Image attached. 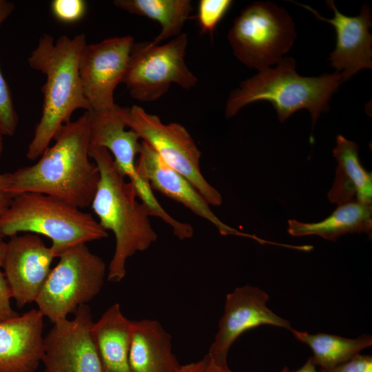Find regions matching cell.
I'll use <instances>...</instances> for the list:
<instances>
[{
    "mask_svg": "<svg viewBox=\"0 0 372 372\" xmlns=\"http://www.w3.org/2000/svg\"><path fill=\"white\" fill-rule=\"evenodd\" d=\"M38 161L10 173L8 192L51 196L81 209L90 207L100 178L90 161L89 113L62 125Z\"/></svg>",
    "mask_w": 372,
    "mask_h": 372,
    "instance_id": "6da1fadb",
    "label": "cell"
},
{
    "mask_svg": "<svg viewBox=\"0 0 372 372\" xmlns=\"http://www.w3.org/2000/svg\"><path fill=\"white\" fill-rule=\"evenodd\" d=\"M89 154L100 174L90 207L100 225L114 235L115 249L107 279L119 282L125 276L127 259L147 249L158 236L149 220V210L138 200L133 184L125 180L111 154L105 148L90 145Z\"/></svg>",
    "mask_w": 372,
    "mask_h": 372,
    "instance_id": "7a4b0ae2",
    "label": "cell"
},
{
    "mask_svg": "<svg viewBox=\"0 0 372 372\" xmlns=\"http://www.w3.org/2000/svg\"><path fill=\"white\" fill-rule=\"evenodd\" d=\"M86 44L84 34L72 38L61 35L56 41L52 36L45 34L28 59L32 69L45 76V83L41 88L42 114L26 154L30 161L40 157L58 130L71 121L75 110H91L83 93L79 70L81 53Z\"/></svg>",
    "mask_w": 372,
    "mask_h": 372,
    "instance_id": "3957f363",
    "label": "cell"
},
{
    "mask_svg": "<svg viewBox=\"0 0 372 372\" xmlns=\"http://www.w3.org/2000/svg\"><path fill=\"white\" fill-rule=\"evenodd\" d=\"M342 82V73L336 72L302 76L296 72L294 59L285 57L276 68L260 70L242 81L228 97L225 116L232 117L245 105L265 100L273 105L281 123L299 110H308L313 127L321 112L329 109V102Z\"/></svg>",
    "mask_w": 372,
    "mask_h": 372,
    "instance_id": "277c9868",
    "label": "cell"
},
{
    "mask_svg": "<svg viewBox=\"0 0 372 372\" xmlns=\"http://www.w3.org/2000/svg\"><path fill=\"white\" fill-rule=\"evenodd\" d=\"M22 232L49 238L55 257L108 236L92 214L57 198L34 192L14 196L0 219L1 238Z\"/></svg>",
    "mask_w": 372,
    "mask_h": 372,
    "instance_id": "5b68a950",
    "label": "cell"
},
{
    "mask_svg": "<svg viewBox=\"0 0 372 372\" xmlns=\"http://www.w3.org/2000/svg\"><path fill=\"white\" fill-rule=\"evenodd\" d=\"M296 37L293 21L282 8L271 2H255L234 19L227 39L234 54L259 71L278 63Z\"/></svg>",
    "mask_w": 372,
    "mask_h": 372,
    "instance_id": "8992f818",
    "label": "cell"
},
{
    "mask_svg": "<svg viewBox=\"0 0 372 372\" xmlns=\"http://www.w3.org/2000/svg\"><path fill=\"white\" fill-rule=\"evenodd\" d=\"M35 302L52 322L68 318L101 291L106 274L103 260L86 244L74 247L59 256Z\"/></svg>",
    "mask_w": 372,
    "mask_h": 372,
    "instance_id": "52a82bcc",
    "label": "cell"
},
{
    "mask_svg": "<svg viewBox=\"0 0 372 372\" xmlns=\"http://www.w3.org/2000/svg\"><path fill=\"white\" fill-rule=\"evenodd\" d=\"M187 44L186 33L162 45L134 43L123 80L131 97L152 102L164 95L173 83L184 89L194 87L198 79L185 61Z\"/></svg>",
    "mask_w": 372,
    "mask_h": 372,
    "instance_id": "ba28073f",
    "label": "cell"
},
{
    "mask_svg": "<svg viewBox=\"0 0 372 372\" xmlns=\"http://www.w3.org/2000/svg\"><path fill=\"white\" fill-rule=\"evenodd\" d=\"M127 127L151 147L171 168L186 178L210 205H220V193L203 176L201 152L187 129L180 123H163L156 115L138 105L130 107Z\"/></svg>",
    "mask_w": 372,
    "mask_h": 372,
    "instance_id": "9c48e42d",
    "label": "cell"
},
{
    "mask_svg": "<svg viewBox=\"0 0 372 372\" xmlns=\"http://www.w3.org/2000/svg\"><path fill=\"white\" fill-rule=\"evenodd\" d=\"M130 107L116 104L104 111H90V145L105 148L113 157L118 169L133 184L138 198L149 209L151 215L164 218L167 211L154 196L149 183L137 174L136 162L142 141L138 134L126 130Z\"/></svg>",
    "mask_w": 372,
    "mask_h": 372,
    "instance_id": "30bf717a",
    "label": "cell"
},
{
    "mask_svg": "<svg viewBox=\"0 0 372 372\" xmlns=\"http://www.w3.org/2000/svg\"><path fill=\"white\" fill-rule=\"evenodd\" d=\"M72 320L54 323L43 338L45 372H104L92 338L94 323L88 305L80 306Z\"/></svg>",
    "mask_w": 372,
    "mask_h": 372,
    "instance_id": "8fae6325",
    "label": "cell"
},
{
    "mask_svg": "<svg viewBox=\"0 0 372 372\" xmlns=\"http://www.w3.org/2000/svg\"><path fill=\"white\" fill-rule=\"evenodd\" d=\"M134 43L133 37L127 35L84 46L79 70L90 111H104L116 105L114 90L123 83Z\"/></svg>",
    "mask_w": 372,
    "mask_h": 372,
    "instance_id": "7c38bea8",
    "label": "cell"
},
{
    "mask_svg": "<svg viewBox=\"0 0 372 372\" xmlns=\"http://www.w3.org/2000/svg\"><path fill=\"white\" fill-rule=\"evenodd\" d=\"M268 300L269 295L265 291L249 285L227 294L218 331L207 353L213 362L228 366L227 355L231 347L240 335L253 328L271 325L292 330L287 320L267 307Z\"/></svg>",
    "mask_w": 372,
    "mask_h": 372,
    "instance_id": "4fadbf2b",
    "label": "cell"
},
{
    "mask_svg": "<svg viewBox=\"0 0 372 372\" xmlns=\"http://www.w3.org/2000/svg\"><path fill=\"white\" fill-rule=\"evenodd\" d=\"M56 258L39 235L26 233L6 242L1 268L19 307L35 302Z\"/></svg>",
    "mask_w": 372,
    "mask_h": 372,
    "instance_id": "5bb4252c",
    "label": "cell"
},
{
    "mask_svg": "<svg viewBox=\"0 0 372 372\" xmlns=\"http://www.w3.org/2000/svg\"><path fill=\"white\" fill-rule=\"evenodd\" d=\"M136 172L143 180L149 183L152 190L155 189L182 204L195 215L210 222L221 235L249 238L260 244L278 245L256 235L240 231L221 221L196 188L186 178L168 166L151 147L143 141L136 162Z\"/></svg>",
    "mask_w": 372,
    "mask_h": 372,
    "instance_id": "9a60e30c",
    "label": "cell"
},
{
    "mask_svg": "<svg viewBox=\"0 0 372 372\" xmlns=\"http://www.w3.org/2000/svg\"><path fill=\"white\" fill-rule=\"evenodd\" d=\"M308 10L318 19L331 23L336 33L335 50L329 58L331 65L336 72H341L344 81L348 80L362 69L372 68L371 12L367 4H363L359 15L345 16L338 11L334 1L327 4L334 12L332 19H326L307 5L296 3Z\"/></svg>",
    "mask_w": 372,
    "mask_h": 372,
    "instance_id": "2e32d148",
    "label": "cell"
},
{
    "mask_svg": "<svg viewBox=\"0 0 372 372\" xmlns=\"http://www.w3.org/2000/svg\"><path fill=\"white\" fill-rule=\"evenodd\" d=\"M43 318L33 309L0 322V372H36L43 355Z\"/></svg>",
    "mask_w": 372,
    "mask_h": 372,
    "instance_id": "e0dca14e",
    "label": "cell"
},
{
    "mask_svg": "<svg viewBox=\"0 0 372 372\" xmlns=\"http://www.w3.org/2000/svg\"><path fill=\"white\" fill-rule=\"evenodd\" d=\"M172 335L154 319L131 320L128 361L132 372H177Z\"/></svg>",
    "mask_w": 372,
    "mask_h": 372,
    "instance_id": "ac0fdd59",
    "label": "cell"
},
{
    "mask_svg": "<svg viewBox=\"0 0 372 372\" xmlns=\"http://www.w3.org/2000/svg\"><path fill=\"white\" fill-rule=\"evenodd\" d=\"M333 154L338 165L334 182L327 194L329 201L338 205L352 202L371 205L372 174L360 161L358 145L338 135Z\"/></svg>",
    "mask_w": 372,
    "mask_h": 372,
    "instance_id": "d6986e66",
    "label": "cell"
},
{
    "mask_svg": "<svg viewBox=\"0 0 372 372\" xmlns=\"http://www.w3.org/2000/svg\"><path fill=\"white\" fill-rule=\"evenodd\" d=\"M91 331L104 372H132L128 361L131 320L123 314L120 304L110 307Z\"/></svg>",
    "mask_w": 372,
    "mask_h": 372,
    "instance_id": "ffe728a7",
    "label": "cell"
},
{
    "mask_svg": "<svg viewBox=\"0 0 372 372\" xmlns=\"http://www.w3.org/2000/svg\"><path fill=\"white\" fill-rule=\"evenodd\" d=\"M372 206L358 202L338 205L328 217L318 223L288 220L287 232L293 236L317 235L335 241L339 236L351 233H371Z\"/></svg>",
    "mask_w": 372,
    "mask_h": 372,
    "instance_id": "44dd1931",
    "label": "cell"
},
{
    "mask_svg": "<svg viewBox=\"0 0 372 372\" xmlns=\"http://www.w3.org/2000/svg\"><path fill=\"white\" fill-rule=\"evenodd\" d=\"M114 5L130 14L147 17L158 22L161 30L149 45H159L181 30L193 10L189 0H114Z\"/></svg>",
    "mask_w": 372,
    "mask_h": 372,
    "instance_id": "7402d4cb",
    "label": "cell"
},
{
    "mask_svg": "<svg viewBox=\"0 0 372 372\" xmlns=\"http://www.w3.org/2000/svg\"><path fill=\"white\" fill-rule=\"evenodd\" d=\"M291 332L298 340L311 348L313 354L312 361L320 369H330L344 363L372 345L371 335L346 338L325 333L311 334L294 329Z\"/></svg>",
    "mask_w": 372,
    "mask_h": 372,
    "instance_id": "603a6c76",
    "label": "cell"
},
{
    "mask_svg": "<svg viewBox=\"0 0 372 372\" xmlns=\"http://www.w3.org/2000/svg\"><path fill=\"white\" fill-rule=\"evenodd\" d=\"M14 10V4L12 2L0 0V25L12 14ZM18 121L9 85L0 68V130L3 136L14 134Z\"/></svg>",
    "mask_w": 372,
    "mask_h": 372,
    "instance_id": "cb8c5ba5",
    "label": "cell"
},
{
    "mask_svg": "<svg viewBox=\"0 0 372 372\" xmlns=\"http://www.w3.org/2000/svg\"><path fill=\"white\" fill-rule=\"evenodd\" d=\"M232 3L231 0H200L197 20L201 32L212 34Z\"/></svg>",
    "mask_w": 372,
    "mask_h": 372,
    "instance_id": "d4e9b609",
    "label": "cell"
},
{
    "mask_svg": "<svg viewBox=\"0 0 372 372\" xmlns=\"http://www.w3.org/2000/svg\"><path fill=\"white\" fill-rule=\"evenodd\" d=\"M50 8L53 16L65 23L80 21L87 10L86 2L83 0H54Z\"/></svg>",
    "mask_w": 372,
    "mask_h": 372,
    "instance_id": "484cf974",
    "label": "cell"
},
{
    "mask_svg": "<svg viewBox=\"0 0 372 372\" xmlns=\"http://www.w3.org/2000/svg\"><path fill=\"white\" fill-rule=\"evenodd\" d=\"M320 372H372V357L358 354L334 367L320 369Z\"/></svg>",
    "mask_w": 372,
    "mask_h": 372,
    "instance_id": "4316f807",
    "label": "cell"
},
{
    "mask_svg": "<svg viewBox=\"0 0 372 372\" xmlns=\"http://www.w3.org/2000/svg\"><path fill=\"white\" fill-rule=\"evenodd\" d=\"M12 293L3 271L0 270V322L7 320L19 314L11 307Z\"/></svg>",
    "mask_w": 372,
    "mask_h": 372,
    "instance_id": "83f0119b",
    "label": "cell"
},
{
    "mask_svg": "<svg viewBox=\"0 0 372 372\" xmlns=\"http://www.w3.org/2000/svg\"><path fill=\"white\" fill-rule=\"evenodd\" d=\"M10 173H0V219L10 207L13 197L8 192Z\"/></svg>",
    "mask_w": 372,
    "mask_h": 372,
    "instance_id": "f1b7e54d",
    "label": "cell"
},
{
    "mask_svg": "<svg viewBox=\"0 0 372 372\" xmlns=\"http://www.w3.org/2000/svg\"><path fill=\"white\" fill-rule=\"evenodd\" d=\"M207 362L208 356L206 354L198 361L181 365L177 372H205Z\"/></svg>",
    "mask_w": 372,
    "mask_h": 372,
    "instance_id": "f546056e",
    "label": "cell"
},
{
    "mask_svg": "<svg viewBox=\"0 0 372 372\" xmlns=\"http://www.w3.org/2000/svg\"><path fill=\"white\" fill-rule=\"evenodd\" d=\"M281 372H320L316 369V366L312 361L311 357L309 358L307 361L300 369L290 371L288 367L285 366L282 369Z\"/></svg>",
    "mask_w": 372,
    "mask_h": 372,
    "instance_id": "4dcf8cb0",
    "label": "cell"
},
{
    "mask_svg": "<svg viewBox=\"0 0 372 372\" xmlns=\"http://www.w3.org/2000/svg\"><path fill=\"white\" fill-rule=\"evenodd\" d=\"M208 356V355H207ZM205 372H234L229 369L228 366H220L213 362L208 357V362Z\"/></svg>",
    "mask_w": 372,
    "mask_h": 372,
    "instance_id": "1f68e13d",
    "label": "cell"
},
{
    "mask_svg": "<svg viewBox=\"0 0 372 372\" xmlns=\"http://www.w3.org/2000/svg\"><path fill=\"white\" fill-rule=\"evenodd\" d=\"M6 242L3 240V238L0 237V267H2L5 250H6Z\"/></svg>",
    "mask_w": 372,
    "mask_h": 372,
    "instance_id": "d6a6232c",
    "label": "cell"
},
{
    "mask_svg": "<svg viewBox=\"0 0 372 372\" xmlns=\"http://www.w3.org/2000/svg\"><path fill=\"white\" fill-rule=\"evenodd\" d=\"M3 134L0 130V158L3 150Z\"/></svg>",
    "mask_w": 372,
    "mask_h": 372,
    "instance_id": "836d02e7",
    "label": "cell"
}]
</instances>
